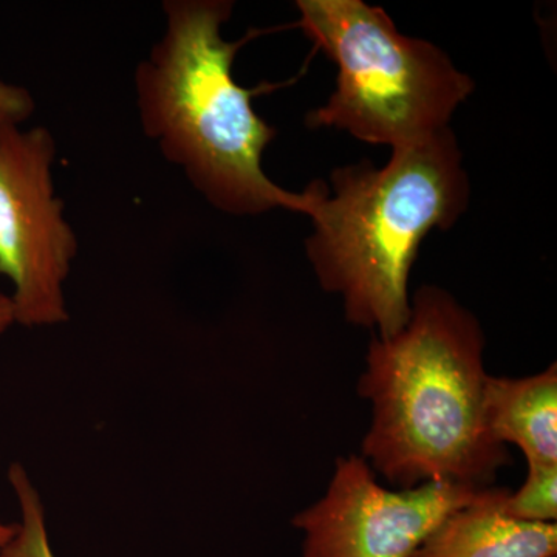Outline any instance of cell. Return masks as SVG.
Returning a JSON list of instances; mask_svg holds the SVG:
<instances>
[{
  "instance_id": "cell-1",
  "label": "cell",
  "mask_w": 557,
  "mask_h": 557,
  "mask_svg": "<svg viewBox=\"0 0 557 557\" xmlns=\"http://www.w3.org/2000/svg\"><path fill=\"white\" fill-rule=\"evenodd\" d=\"M485 333L445 288L423 285L394 336L370 343L358 395L372 405L361 456L397 490L454 482L483 490L511 465L486 424Z\"/></svg>"
},
{
  "instance_id": "cell-2",
  "label": "cell",
  "mask_w": 557,
  "mask_h": 557,
  "mask_svg": "<svg viewBox=\"0 0 557 557\" xmlns=\"http://www.w3.org/2000/svg\"><path fill=\"white\" fill-rule=\"evenodd\" d=\"M166 28L135 70V97L146 137L185 172L194 189L225 214L248 218L271 209L306 214L304 193L281 188L263 172L262 157L277 131L252 108V98L281 87L245 89L233 76L236 54L260 30L225 40L231 0H166Z\"/></svg>"
},
{
  "instance_id": "cell-3",
  "label": "cell",
  "mask_w": 557,
  "mask_h": 557,
  "mask_svg": "<svg viewBox=\"0 0 557 557\" xmlns=\"http://www.w3.org/2000/svg\"><path fill=\"white\" fill-rule=\"evenodd\" d=\"M307 258L319 285L343 300L350 324L394 336L410 317L409 278L431 231H448L471 197L463 153L453 129L338 168L330 188L311 183Z\"/></svg>"
},
{
  "instance_id": "cell-4",
  "label": "cell",
  "mask_w": 557,
  "mask_h": 557,
  "mask_svg": "<svg viewBox=\"0 0 557 557\" xmlns=\"http://www.w3.org/2000/svg\"><path fill=\"white\" fill-rule=\"evenodd\" d=\"M307 36L338 67L336 89L307 115L311 129H338L392 149L448 129L474 81L429 40L401 35L381 7L362 0H299Z\"/></svg>"
},
{
  "instance_id": "cell-5",
  "label": "cell",
  "mask_w": 557,
  "mask_h": 557,
  "mask_svg": "<svg viewBox=\"0 0 557 557\" xmlns=\"http://www.w3.org/2000/svg\"><path fill=\"white\" fill-rule=\"evenodd\" d=\"M57 141L47 127L0 126V274L13 284L14 324L67 321L64 285L78 237L54 190Z\"/></svg>"
},
{
  "instance_id": "cell-6",
  "label": "cell",
  "mask_w": 557,
  "mask_h": 557,
  "mask_svg": "<svg viewBox=\"0 0 557 557\" xmlns=\"http://www.w3.org/2000/svg\"><path fill=\"white\" fill-rule=\"evenodd\" d=\"M376 478L359 454L336 458L324 496L292 519L299 557H413L479 491L454 482L388 490Z\"/></svg>"
},
{
  "instance_id": "cell-7",
  "label": "cell",
  "mask_w": 557,
  "mask_h": 557,
  "mask_svg": "<svg viewBox=\"0 0 557 557\" xmlns=\"http://www.w3.org/2000/svg\"><path fill=\"white\" fill-rule=\"evenodd\" d=\"M508 487H483L450 512L413 557H557V523L523 522L505 511Z\"/></svg>"
},
{
  "instance_id": "cell-8",
  "label": "cell",
  "mask_w": 557,
  "mask_h": 557,
  "mask_svg": "<svg viewBox=\"0 0 557 557\" xmlns=\"http://www.w3.org/2000/svg\"><path fill=\"white\" fill-rule=\"evenodd\" d=\"M486 424L502 445L522 450L528 467H557V368L523 379L491 376Z\"/></svg>"
},
{
  "instance_id": "cell-9",
  "label": "cell",
  "mask_w": 557,
  "mask_h": 557,
  "mask_svg": "<svg viewBox=\"0 0 557 557\" xmlns=\"http://www.w3.org/2000/svg\"><path fill=\"white\" fill-rule=\"evenodd\" d=\"M505 511L523 522L556 523L557 467H527L519 490L508 491Z\"/></svg>"
},
{
  "instance_id": "cell-10",
  "label": "cell",
  "mask_w": 557,
  "mask_h": 557,
  "mask_svg": "<svg viewBox=\"0 0 557 557\" xmlns=\"http://www.w3.org/2000/svg\"><path fill=\"white\" fill-rule=\"evenodd\" d=\"M13 487L21 502L22 523L0 557H54L47 539L38 494L25 479L17 480Z\"/></svg>"
},
{
  "instance_id": "cell-11",
  "label": "cell",
  "mask_w": 557,
  "mask_h": 557,
  "mask_svg": "<svg viewBox=\"0 0 557 557\" xmlns=\"http://www.w3.org/2000/svg\"><path fill=\"white\" fill-rule=\"evenodd\" d=\"M35 109L30 91L0 81V126L9 123L22 126L30 119Z\"/></svg>"
},
{
  "instance_id": "cell-12",
  "label": "cell",
  "mask_w": 557,
  "mask_h": 557,
  "mask_svg": "<svg viewBox=\"0 0 557 557\" xmlns=\"http://www.w3.org/2000/svg\"><path fill=\"white\" fill-rule=\"evenodd\" d=\"M14 324L13 304L9 295L0 293V335Z\"/></svg>"
},
{
  "instance_id": "cell-13",
  "label": "cell",
  "mask_w": 557,
  "mask_h": 557,
  "mask_svg": "<svg viewBox=\"0 0 557 557\" xmlns=\"http://www.w3.org/2000/svg\"><path fill=\"white\" fill-rule=\"evenodd\" d=\"M17 530H20V525H16V523H5L0 519V555L16 536Z\"/></svg>"
}]
</instances>
